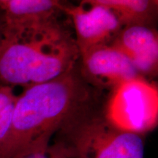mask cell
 <instances>
[{"instance_id": "6da1fadb", "label": "cell", "mask_w": 158, "mask_h": 158, "mask_svg": "<svg viewBox=\"0 0 158 158\" xmlns=\"http://www.w3.org/2000/svg\"><path fill=\"white\" fill-rule=\"evenodd\" d=\"M101 92L85 80L78 62L53 80L27 87L15 102L0 158H15L31 147L49 145L55 133L100 101Z\"/></svg>"}, {"instance_id": "277c9868", "label": "cell", "mask_w": 158, "mask_h": 158, "mask_svg": "<svg viewBox=\"0 0 158 158\" xmlns=\"http://www.w3.org/2000/svg\"><path fill=\"white\" fill-rule=\"evenodd\" d=\"M102 114L117 129L144 135L158 123V89L143 77L126 81L109 90Z\"/></svg>"}, {"instance_id": "5b68a950", "label": "cell", "mask_w": 158, "mask_h": 158, "mask_svg": "<svg viewBox=\"0 0 158 158\" xmlns=\"http://www.w3.org/2000/svg\"><path fill=\"white\" fill-rule=\"evenodd\" d=\"M64 14L73 25L75 40L80 54L110 44L124 26L116 12L100 5H79L68 2Z\"/></svg>"}, {"instance_id": "5bb4252c", "label": "cell", "mask_w": 158, "mask_h": 158, "mask_svg": "<svg viewBox=\"0 0 158 158\" xmlns=\"http://www.w3.org/2000/svg\"><path fill=\"white\" fill-rule=\"evenodd\" d=\"M3 30H4V26L3 27H2L1 24H0V37H1L2 33L3 34ZM0 41H1V39H0Z\"/></svg>"}, {"instance_id": "52a82bcc", "label": "cell", "mask_w": 158, "mask_h": 158, "mask_svg": "<svg viewBox=\"0 0 158 158\" xmlns=\"http://www.w3.org/2000/svg\"><path fill=\"white\" fill-rule=\"evenodd\" d=\"M131 61L140 76L154 78L158 72V34L155 27L129 24L110 43Z\"/></svg>"}, {"instance_id": "8992f818", "label": "cell", "mask_w": 158, "mask_h": 158, "mask_svg": "<svg viewBox=\"0 0 158 158\" xmlns=\"http://www.w3.org/2000/svg\"><path fill=\"white\" fill-rule=\"evenodd\" d=\"M81 73L97 89H111L120 83L142 77L131 61L110 44L100 45L80 54Z\"/></svg>"}, {"instance_id": "3957f363", "label": "cell", "mask_w": 158, "mask_h": 158, "mask_svg": "<svg viewBox=\"0 0 158 158\" xmlns=\"http://www.w3.org/2000/svg\"><path fill=\"white\" fill-rule=\"evenodd\" d=\"M58 133L74 158H145L143 135L108 123L100 102L82 110Z\"/></svg>"}, {"instance_id": "ba28073f", "label": "cell", "mask_w": 158, "mask_h": 158, "mask_svg": "<svg viewBox=\"0 0 158 158\" xmlns=\"http://www.w3.org/2000/svg\"><path fill=\"white\" fill-rule=\"evenodd\" d=\"M68 0H8L3 31L11 32L59 19Z\"/></svg>"}, {"instance_id": "7a4b0ae2", "label": "cell", "mask_w": 158, "mask_h": 158, "mask_svg": "<svg viewBox=\"0 0 158 158\" xmlns=\"http://www.w3.org/2000/svg\"><path fill=\"white\" fill-rule=\"evenodd\" d=\"M0 41V81L27 87L60 76L79 61L73 35L59 19L13 32Z\"/></svg>"}, {"instance_id": "30bf717a", "label": "cell", "mask_w": 158, "mask_h": 158, "mask_svg": "<svg viewBox=\"0 0 158 158\" xmlns=\"http://www.w3.org/2000/svg\"><path fill=\"white\" fill-rule=\"evenodd\" d=\"M73 157L70 148L61 139L56 145L32 147L15 158H70Z\"/></svg>"}, {"instance_id": "8fae6325", "label": "cell", "mask_w": 158, "mask_h": 158, "mask_svg": "<svg viewBox=\"0 0 158 158\" xmlns=\"http://www.w3.org/2000/svg\"><path fill=\"white\" fill-rule=\"evenodd\" d=\"M14 104L9 106L0 113V143L5 138L10 127Z\"/></svg>"}, {"instance_id": "9c48e42d", "label": "cell", "mask_w": 158, "mask_h": 158, "mask_svg": "<svg viewBox=\"0 0 158 158\" xmlns=\"http://www.w3.org/2000/svg\"><path fill=\"white\" fill-rule=\"evenodd\" d=\"M158 0H123L122 21L124 26L140 24L155 27Z\"/></svg>"}, {"instance_id": "4fadbf2b", "label": "cell", "mask_w": 158, "mask_h": 158, "mask_svg": "<svg viewBox=\"0 0 158 158\" xmlns=\"http://www.w3.org/2000/svg\"><path fill=\"white\" fill-rule=\"evenodd\" d=\"M7 2H8V0H0V7L3 10L5 8Z\"/></svg>"}, {"instance_id": "7c38bea8", "label": "cell", "mask_w": 158, "mask_h": 158, "mask_svg": "<svg viewBox=\"0 0 158 158\" xmlns=\"http://www.w3.org/2000/svg\"><path fill=\"white\" fill-rule=\"evenodd\" d=\"M16 99L9 86L0 88V113L9 106L15 103Z\"/></svg>"}]
</instances>
